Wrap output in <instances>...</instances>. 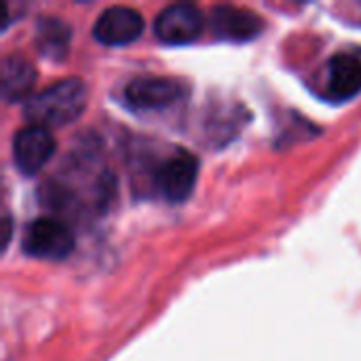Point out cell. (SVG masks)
Wrapping results in <instances>:
<instances>
[{"mask_svg": "<svg viewBox=\"0 0 361 361\" xmlns=\"http://www.w3.org/2000/svg\"><path fill=\"white\" fill-rule=\"evenodd\" d=\"M87 106V85L80 78H63L34 93L23 104V118L30 125L63 127L74 123Z\"/></svg>", "mask_w": 361, "mask_h": 361, "instance_id": "cell-1", "label": "cell"}, {"mask_svg": "<svg viewBox=\"0 0 361 361\" xmlns=\"http://www.w3.org/2000/svg\"><path fill=\"white\" fill-rule=\"evenodd\" d=\"M23 254L40 260H63L74 250V235L70 226L57 218H38L23 228Z\"/></svg>", "mask_w": 361, "mask_h": 361, "instance_id": "cell-2", "label": "cell"}, {"mask_svg": "<svg viewBox=\"0 0 361 361\" xmlns=\"http://www.w3.org/2000/svg\"><path fill=\"white\" fill-rule=\"evenodd\" d=\"M199 178V159L192 152H176L154 171V188L167 203L186 201Z\"/></svg>", "mask_w": 361, "mask_h": 361, "instance_id": "cell-3", "label": "cell"}, {"mask_svg": "<svg viewBox=\"0 0 361 361\" xmlns=\"http://www.w3.org/2000/svg\"><path fill=\"white\" fill-rule=\"evenodd\" d=\"M57 142L49 127L23 125L13 135V163L23 176L38 173L53 157Z\"/></svg>", "mask_w": 361, "mask_h": 361, "instance_id": "cell-4", "label": "cell"}, {"mask_svg": "<svg viewBox=\"0 0 361 361\" xmlns=\"http://www.w3.org/2000/svg\"><path fill=\"white\" fill-rule=\"evenodd\" d=\"M186 95L184 82L169 76H140L125 87V102L133 110H161Z\"/></svg>", "mask_w": 361, "mask_h": 361, "instance_id": "cell-5", "label": "cell"}, {"mask_svg": "<svg viewBox=\"0 0 361 361\" xmlns=\"http://www.w3.org/2000/svg\"><path fill=\"white\" fill-rule=\"evenodd\" d=\"M203 13L188 2H176L165 6L154 19V36L163 44H190L201 36Z\"/></svg>", "mask_w": 361, "mask_h": 361, "instance_id": "cell-6", "label": "cell"}, {"mask_svg": "<svg viewBox=\"0 0 361 361\" xmlns=\"http://www.w3.org/2000/svg\"><path fill=\"white\" fill-rule=\"evenodd\" d=\"M144 32V19L140 11L123 4L104 8L93 23V38L108 47H123L140 38Z\"/></svg>", "mask_w": 361, "mask_h": 361, "instance_id": "cell-7", "label": "cell"}, {"mask_svg": "<svg viewBox=\"0 0 361 361\" xmlns=\"http://www.w3.org/2000/svg\"><path fill=\"white\" fill-rule=\"evenodd\" d=\"M209 25L216 38L228 40V42L254 40L264 30V21L260 15L241 6H231V4L214 6L209 15Z\"/></svg>", "mask_w": 361, "mask_h": 361, "instance_id": "cell-8", "label": "cell"}, {"mask_svg": "<svg viewBox=\"0 0 361 361\" xmlns=\"http://www.w3.org/2000/svg\"><path fill=\"white\" fill-rule=\"evenodd\" d=\"M361 93V59L353 53H338L328 61L326 95L332 102H347Z\"/></svg>", "mask_w": 361, "mask_h": 361, "instance_id": "cell-9", "label": "cell"}, {"mask_svg": "<svg viewBox=\"0 0 361 361\" xmlns=\"http://www.w3.org/2000/svg\"><path fill=\"white\" fill-rule=\"evenodd\" d=\"M38 80L36 68L21 55H6L0 63V89L6 104L30 99Z\"/></svg>", "mask_w": 361, "mask_h": 361, "instance_id": "cell-10", "label": "cell"}, {"mask_svg": "<svg viewBox=\"0 0 361 361\" xmlns=\"http://www.w3.org/2000/svg\"><path fill=\"white\" fill-rule=\"evenodd\" d=\"M70 25L57 17H42L36 23V49L47 59H63L70 49Z\"/></svg>", "mask_w": 361, "mask_h": 361, "instance_id": "cell-11", "label": "cell"}, {"mask_svg": "<svg viewBox=\"0 0 361 361\" xmlns=\"http://www.w3.org/2000/svg\"><path fill=\"white\" fill-rule=\"evenodd\" d=\"M8 239H11V218L6 216V218H4V231H2V245H4V247H6Z\"/></svg>", "mask_w": 361, "mask_h": 361, "instance_id": "cell-12", "label": "cell"}]
</instances>
